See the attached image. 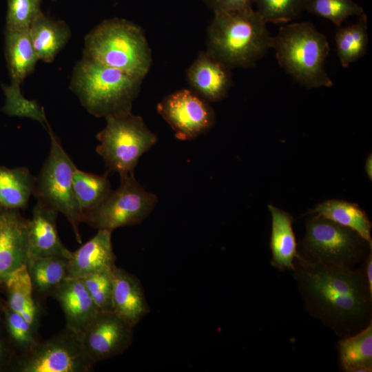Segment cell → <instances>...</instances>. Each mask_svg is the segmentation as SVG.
Instances as JSON below:
<instances>
[{"instance_id": "obj_1", "label": "cell", "mask_w": 372, "mask_h": 372, "mask_svg": "<svg viewBox=\"0 0 372 372\" xmlns=\"http://www.w3.org/2000/svg\"><path fill=\"white\" fill-rule=\"evenodd\" d=\"M292 272L304 309L338 336L353 335L372 322V291L363 265L332 267L296 257Z\"/></svg>"}, {"instance_id": "obj_2", "label": "cell", "mask_w": 372, "mask_h": 372, "mask_svg": "<svg viewBox=\"0 0 372 372\" xmlns=\"http://www.w3.org/2000/svg\"><path fill=\"white\" fill-rule=\"evenodd\" d=\"M273 37L254 8L214 12L207 50L229 69L254 67L271 48Z\"/></svg>"}, {"instance_id": "obj_3", "label": "cell", "mask_w": 372, "mask_h": 372, "mask_svg": "<svg viewBox=\"0 0 372 372\" xmlns=\"http://www.w3.org/2000/svg\"><path fill=\"white\" fill-rule=\"evenodd\" d=\"M142 81L83 56L74 68L70 89L90 114L106 118L132 113Z\"/></svg>"}, {"instance_id": "obj_4", "label": "cell", "mask_w": 372, "mask_h": 372, "mask_svg": "<svg viewBox=\"0 0 372 372\" xmlns=\"http://www.w3.org/2000/svg\"><path fill=\"white\" fill-rule=\"evenodd\" d=\"M271 48L280 66L302 86L308 89L333 86L325 70L329 42L312 23H292L280 27L273 37Z\"/></svg>"}, {"instance_id": "obj_5", "label": "cell", "mask_w": 372, "mask_h": 372, "mask_svg": "<svg viewBox=\"0 0 372 372\" xmlns=\"http://www.w3.org/2000/svg\"><path fill=\"white\" fill-rule=\"evenodd\" d=\"M83 56L143 79L152 63L142 29L119 18L103 21L85 36Z\"/></svg>"}, {"instance_id": "obj_6", "label": "cell", "mask_w": 372, "mask_h": 372, "mask_svg": "<svg viewBox=\"0 0 372 372\" xmlns=\"http://www.w3.org/2000/svg\"><path fill=\"white\" fill-rule=\"evenodd\" d=\"M371 252L372 245L356 231L315 214L306 220L296 258L327 267L354 268Z\"/></svg>"}, {"instance_id": "obj_7", "label": "cell", "mask_w": 372, "mask_h": 372, "mask_svg": "<svg viewBox=\"0 0 372 372\" xmlns=\"http://www.w3.org/2000/svg\"><path fill=\"white\" fill-rule=\"evenodd\" d=\"M46 130L50 138V149L36 178L33 196L37 202L64 215L76 240L81 243L79 224L82 223V214L73 187V174L76 167L49 124Z\"/></svg>"}, {"instance_id": "obj_8", "label": "cell", "mask_w": 372, "mask_h": 372, "mask_svg": "<svg viewBox=\"0 0 372 372\" xmlns=\"http://www.w3.org/2000/svg\"><path fill=\"white\" fill-rule=\"evenodd\" d=\"M106 125L96 134V152L109 171L120 176L134 174L141 156L157 141V136L143 118L130 113L105 118Z\"/></svg>"}, {"instance_id": "obj_9", "label": "cell", "mask_w": 372, "mask_h": 372, "mask_svg": "<svg viewBox=\"0 0 372 372\" xmlns=\"http://www.w3.org/2000/svg\"><path fill=\"white\" fill-rule=\"evenodd\" d=\"M120 185L111 191L94 209L86 213L83 223L96 229H114L138 225L146 219L158 203V197L147 192L134 174L120 176Z\"/></svg>"}, {"instance_id": "obj_10", "label": "cell", "mask_w": 372, "mask_h": 372, "mask_svg": "<svg viewBox=\"0 0 372 372\" xmlns=\"http://www.w3.org/2000/svg\"><path fill=\"white\" fill-rule=\"evenodd\" d=\"M95 364L84 350L81 335L65 327L30 351L16 355L10 368L17 372H89Z\"/></svg>"}, {"instance_id": "obj_11", "label": "cell", "mask_w": 372, "mask_h": 372, "mask_svg": "<svg viewBox=\"0 0 372 372\" xmlns=\"http://www.w3.org/2000/svg\"><path fill=\"white\" fill-rule=\"evenodd\" d=\"M156 110L172 128L176 138L183 141L196 138L207 133L215 123L211 106L189 89H181L165 96Z\"/></svg>"}, {"instance_id": "obj_12", "label": "cell", "mask_w": 372, "mask_h": 372, "mask_svg": "<svg viewBox=\"0 0 372 372\" xmlns=\"http://www.w3.org/2000/svg\"><path fill=\"white\" fill-rule=\"evenodd\" d=\"M80 335L84 350L96 363L122 354L132 343L133 327L112 311H99Z\"/></svg>"}, {"instance_id": "obj_13", "label": "cell", "mask_w": 372, "mask_h": 372, "mask_svg": "<svg viewBox=\"0 0 372 372\" xmlns=\"http://www.w3.org/2000/svg\"><path fill=\"white\" fill-rule=\"evenodd\" d=\"M29 222L19 210L0 209V284L27 263Z\"/></svg>"}, {"instance_id": "obj_14", "label": "cell", "mask_w": 372, "mask_h": 372, "mask_svg": "<svg viewBox=\"0 0 372 372\" xmlns=\"http://www.w3.org/2000/svg\"><path fill=\"white\" fill-rule=\"evenodd\" d=\"M186 76L191 90L209 102L224 99L232 85L231 69L206 51L198 54Z\"/></svg>"}, {"instance_id": "obj_15", "label": "cell", "mask_w": 372, "mask_h": 372, "mask_svg": "<svg viewBox=\"0 0 372 372\" xmlns=\"http://www.w3.org/2000/svg\"><path fill=\"white\" fill-rule=\"evenodd\" d=\"M58 214L55 209L37 202L29 222L27 262L41 257L70 258L72 251L63 245L58 234Z\"/></svg>"}, {"instance_id": "obj_16", "label": "cell", "mask_w": 372, "mask_h": 372, "mask_svg": "<svg viewBox=\"0 0 372 372\" xmlns=\"http://www.w3.org/2000/svg\"><path fill=\"white\" fill-rule=\"evenodd\" d=\"M112 311L133 328L150 311L140 280L116 266L113 269Z\"/></svg>"}, {"instance_id": "obj_17", "label": "cell", "mask_w": 372, "mask_h": 372, "mask_svg": "<svg viewBox=\"0 0 372 372\" xmlns=\"http://www.w3.org/2000/svg\"><path fill=\"white\" fill-rule=\"evenodd\" d=\"M52 297L62 309L65 327L79 334L100 311L80 278L67 277Z\"/></svg>"}, {"instance_id": "obj_18", "label": "cell", "mask_w": 372, "mask_h": 372, "mask_svg": "<svg viewBox=\"0 0 372 372\" xmlns=\"http://www.w3.org/2000/svg\"><path fill=\"white\" fill-rule=\"evenodd\" d=\"M112 233L110 230L99 229L91 239L72 251L68 263V277L81 278L101 269L114 268L116 256Z\"/></svg>"}, {"instance_id": "obj_19", "label": "cell", "mask_w": 372, "mask_h": 372, "mask_svg": "<svg viewBox=\"0 0 372 372\" xmlns=\"http://www.w3.org/2000/svg\"><path fill=\"white\" fill-rule=\"evenodd\" d=\"M0 285L4 287L7 305L23 316L38 331L41 313L34 298V293L27 265L14 270Z\"/></svg>"}, {"instance_id": "obj_20", "label": "cell", "mask_w": 372, "mask_h": 372, "mask_svg": "<svg viewBox=\"0 0 372 372\" xmlns=\"http://www.w3.org/2000/svg\"><path fill=\"white\" fill-rule=\"evenodd\" d=\"M268 208L271 215V265L280 271H292L293 260L297 256L293 218L288 212L272 205H269Z\"/></svg>"}, {"instance_id": "obj_21", "label": "cell", "mask_w": 372, "mask_h": 372, "mask_svg": "<svg viewBox=\"0 0 372 372\" xmlns=\"http://www.w3.org/2000/svg\"><path fill=\"white\" fill-rule=\"evenodd\" d=\"M29 33L39 58L52 63L71 36L69 26L63 21L50 19L42 12L32 22Z\"/></svg>"}, {"instance_id": "obj_22", "label": "cell", "mask_w": 372, "mask_h": 372, "mask_svg": "<svg viewBox=\"0 0 372 372\" xmlns=\"http://www.w3.org/2000/svg\"><path fill=\"white\" fill-rule=\"evenodd\" d=\"M5 54L11 83L21 85L33 72L39 60L29 30L6 28Z\"/></svg>"}, {"instance_id": "obj_23", "label": "cell", "mask_w": 372, "mask_h": 372, "mask_svg": "<svg viewBox=\"0 0 372 372\" xmlns=\"http://www.w3.org/2000/svg\"><path fill=\"white\" fill-rule=\"evenodd\" d=\"M35 182L36 177L27 167L0 165V209H25Z\"/></svg>"}, {"instance_id": "obj_24", "label": "cell", "mask_w": 372, "mask_h": 372, "mask_svg": "<svg viewBox=\"0 0 372 372\" xmlns=\"http://www.w3.org/2000/svg\"><path fill=\"white\" fill-rule=\"evenodd\" d=\"M340 369L345 372L372 371V322L359 333L342 338L336 345Z\"/></svg>"}, {"instance_id": "obj_25", "label": "cell", "mask_w": 372, "mask_h": 372, "mask_svg": "<svg viewBox=\"0 0 372 372\" xmlns=\"http://www.w3.org/2000/svg\"><path fill=\"white\" fill-rule=\"evenodd\" d=\"M356 231L372 245L371 223L366 212L357 204L343 200H327L311 211Z\"/></svg>"}, {"instance_id": "obj_26", "label": "cell", "mask_w": 372, "mask_h": 372, "mask_svg": "<svg viewBox=\"0 0 372 372\" xmlns=\"http://www.w3.org/2000/svg\"><path fill=\"white\" fill-rule=\"evenodd\" d=\"M68 259L41 257L27 262L34 293L43 297L52 296L68 277Z\"/></svg>"}, {"instance_id": "obj_27", "label": "cell", "mask_w": 372, "mask_h": 372, "mask_svg": "<svg viewBox=\"0 0 372 372\" xmlns=\"http://www.w3.org/2000/svg\"><path fill=\"white\" fill-rule=\"evenodd\" d=\"M368 23L364 12L359 20L346 27H340L335 35L337 55L343 68L363 57L368 48Z\"/></svg>"}, {"instance_id": "obj_28", "label": "cell", "mask_w": 372, "mask_h": 372, "mask_svg": "<svg viewBox=\"0 0 372 372\" xmlns=\"http://www.w3.org/2000/svg\"><path fill=\"white\" fill-rule=\"evenodd\" d=\"M73 187L82 223L83 216L96 208L112 191L107 174L88 173L77 167L73 174Z\"/></svg>"}, {"instance_id": "obj_29", "label": "cell", "mask_w": 372, "mask_h": 372, "mask_svg": "<svg viewBox=\"0 0 372 372\" xmlns=\"http://www.w3.org/2000/svg\"><path fill=\"white\" fill-rule=\"evenodd\" d=\"M4 318V330L7 339L19 355L30 351L40 342L38 331L19 313L12 310L1 300Z\"/></svg>"}, {"instance_id": "obj_30", "label": "cell", "mask_w": 372, "mask_h": 372, "mask_svg": "<svg viewBox=\"0 0 372 372\" xmlns=\"http://www.w3.org/2000/svg\"><path fill=\"white\" fill-rule=\"evenodd\" d=\"M6 102L1 111L11 116L30 118L38 121L45 130L48 123L45 111L36 100L25 98L21 92L20 85L11 83L2 86Z\"/></svg>"}, {"instance_id": "obj_31", "label": "cell", "mask_w": 372, "mask_h": 372, "mask_svg": "<svg viewBox=\"0 0 372 372\" xmlns=\"http://www.w3.org/2000/svg\"><path fill=\"white\" fill-rule=\"evenodd\" d=\"M305 10L338 27L348 17L360 16L364 12L363 8L353 0H307Z\"/></svg>"}, {"instance_id": "obj_32", "label": "cell", "mask_w": 372, "mask_h": 372, "mask_svg": "<svg viewBox=\"0 0 372 372\" xmlns=\"http://www.w3.org/2000/svg\"><path fill=\"white\" fill-rule=\"evenodd\" d=\"M307 0H255V10L263 21L287 23L298 18L305 9Z\"/></svg>"}, {"instance_id": "obj_33", "label": "cell", "mask_w": 372, "mask_h": 372, "mask_svg": "<svg viewBox=\"0 0 372 372\" xmlns=\"http://www.w3.org/2000/svg\"><path fill=\"white\" fill-rule=\"evenodd\" d=\"M113 269H103L80 278L100 311H112Z\"/></svg>"}, {"instance_id": "obj_34", "label": "cell", "mask_w": 372, "mask_h": 372, "mask_svg": "<svg viewBox=\"0 0 372 372\" xmlns=\"http://www.w3.org/2000/svg\"><path fill=\"white\" fill-rule=\"evenodd\" d=\"M41 0H7L6 29L29 30L42 12Z\"/></svg>"}, {"instance_id": "obj_35", "label": "cell", "mask_w": 372, "mask_h": 372, "mask_svg": "<svg viewBox=\"0 0 372 372\" xmlns=\"http://www.w3.org/2000/svg\"><path fill=\"white\" fill-rule=\"evenodd\" d=\"M214 12L238 11L253 8L255 0H203Z\"/></svg>"}, {"instance_id": "obj_36", "label": "cell", "mask_w": 372, "mask_h": 372, "mask_svg": "<svg viewBox=\"0 0 372 372\" xmlns=\"http://www.w3.org/2000/svg\"><path fill=\"white\" fill-rule=\"evenodd\" d=\"M13 348L7 338L0 335V370L10 367L16 355H14Z\"/></svg>"}, {"instance_id": "obj_37", "label": "cell", "mask_w": 372, "mask_h": 372, "mask_svg": "<svg viewBox=\"0 0 372 372\" xmlns=\"http://www.w3.org/2000/svg\"><path fill=\"white\" fill-rule=\"evenodd\" d=\"M362 265L369 288L372 291V252L369 254Z\"/></svg>"}, {"instance_id": "obj_38", "label": "cell", "mask_w": 372, "mask_h": 372, "mask_svg": "<svg viewBox=\"0 0 372 372\" xmlns=\"http://www.w3.org/2000/svg\"><path fill=\"white\" fill-rule=\"evenodd\" d=\"M372 157L371 154L369 155L365 163V170L370 180L372 178Z\"/></svg>"}, {"instance_id": "obj_39", "label": "cell", "mask_w": 372, "mask_h": 372, "mask_svg": "<svg viewBox=\"0 0 372 372\" xmlns=\"http://www.w3.org/2000/svg\"><path fill=\"white\" fill-rule=\"evenodd\" d=\"M4 330V318L3 312L1 307V303L0 300V335H2L3 331Z\"/></svg>"}, {"instance_id": "obj_40", "label": "cell", "mask_w": 372, "mask_h": 372, "mask_svg": "<svg viewBox=\"0 0 372 372\" xmlns=\"http://www.w3.org/2000/svg\"><path fill=\"white\" fill-rule=\"evenodd\" d=\"M53 1H54V0H53Z\"/></svg>"}]
</instances>
